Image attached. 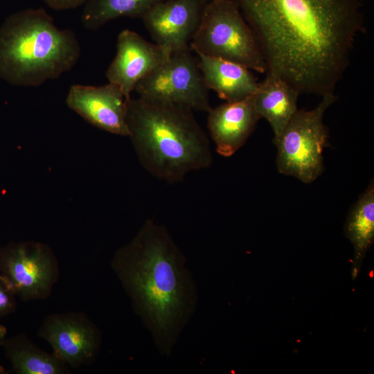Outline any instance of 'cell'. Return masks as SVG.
I'll list each match as a JSON object with an SVG mask.
<instances>
[{"label":"cell","mask_w":374,"mask_h":374,"mask_svg":"<svg viewBox=\"0 0 374 374\" xmlns=\"http://www.w3.org/2000/svg\"><path fill=\"white\" fill-rule=\"evenodd\" d=\"M188 50L170 55L136 86L139 97L178 104L194 111L208 112L209 94L199 60Z\"/></svg>","instance_id":"obj_7"},{"label":"cell","mask_w":374,"mask_h":374,"mask_svg":"<svg viewBox=\"0 0 374 374\" xmlns=\"http://www.w3.org/2000/svg\"><path fill=\"white\" fill-rule=\"evenodd\" d=\"M73 31L60 29L42 8L9 15L0 27V78L20 87H37L70 71L80 56Z\"/></svg>","instance_id":"obj_4"},{"label":"cell","mask_w":374,"mask_h":374,"mask_svg":"<svg viewBox=\"0 0 374 374\" xmlns=\"http://www.w3.org/2000/svg\"><path fill=\"white\" fill-rule=\"evenodd\" d=\"M164 0H88L84 5L81 21L85 28L96 30L119 17H138Z\"/></svg>","instance_id":"obj_17"},{"label":"cell","mask_w":374,"mask_h":374,"mask_svg":"<svg viewBox=\"0 0 374 374\" xmlns=\"http://www.w3.org/2000/svg\"><path fill=\"white\" fill-rule=\"evenodd\" d=\"M321 97L314 108L298 109L280 135L274 139L278 171L305 184L313 182L324 170L323 152L328 143L329 132L323 116L337 97L334 93Z\"/></svg>","instance_id":"obj_6"},{"label":"cell","mask_w":374,"mask_h":374,"mask_svg":"<svg viewBox=\"0 0 374 374\" xmlns=\"http://www.w3.org/2000/svg\"><path fill=\"white\" fill-rule=\"evenodd\" d=\"M6 335V329L4 326L0 325V343L4 339Z\"/></svg>","instance_id":"obj_21"},{"label":"cell","mask_w":374,"mask_h":374,"mask_svg":"<svg viewBox=\"0 0 374 374\" xmlns=\"http://www.w3.org/2000/svg\"><path fill=\"white\" fill-rule=\"evenodd\" d=\"M114 267L157 350L170 355L198 301L181 250L164 226L148 219L116 253Z\"/></svg>","instance_id":"obj_2"},{"label":"cell","mask_w":374,"mask_h":374,"mask_svg":"<svg viewBox=\"0 0 374 374\" xmlns=\"http://www.w3.org/2000/svg\"><path fill=\"white\" fill-rule=\"evenodd\" d=\"M345 231L353 245L355 260L360 262L374 239L373 179L351 208L346 220Z\"/></svg>","instance_id":"obj_16"},{"label":"cell","mask_w":374,"mask_h":374,"mask_svg":"<svg viewBox=\"0 0 374 374\" xmlns=\"http://www.w3.org/2000/svg\"><path fill=\"white\" fill-rule=\"evenodd\" d=\"M9 356L14 369L21 374H56L63 371L62 361L30 344L12 348Z\"/></svg>","instance_id":"obj_18"},{"label":"cell","mask_w":374,"mask_h":374,"mask_svg":"<svg viewBox=\"0 0 374 374\" xmlns=\"http://www.w3.org/2000/svg\"><path fill=\"white\" fill-rule=\"evenodd\" d=\"M195 54L206 85L220 98L228 103L236 102L248 98L256 92L258 82L251 70L227 60Z\"/></svg>","instance_id":"obj_13"},{"label":"cell","mask_w":374,"mask_h":374,"mask_svg":"<svg viewBox=\"0 0 374 374\" xmlns=\"http://www.w3.org/2000/svg\"><path fill=\"white\" fill-rule=\"evenodd\" d=\"M0 267L14 293L24 297L44 293L51 283V261L42 246L21 244L6 249Z\"/></svg>","instance_id":"obj_11"},{"label":"cell","mask_w":374,"mask_h":374,"mask_svg":"<svg viewBox=\"0 0 374 374\" xmlns=\"http://www.w3.org/2000/svg\"><path fill=\"white\" fill-rule=\"evenodd\" d=\"M52 9L66 10L84 5L88 0H43Z\"/></svg>","instance_id":"obj_20"},{"label":"cell","mask_w":374,"mask_h":374,"mask_svg":"<svg viewBox=\"0 0 374 374\" xmlns=\"http://www.w3.org/2000/svg\"><path fill=\"white\" fill-rule=\"evenodd\" d=\"M170 53L139 33L125 29L118 36L116 54L107 68L106 78L130 98L137 84Z\"/></svg>","instance_id":"obj_10"},{"label":"cell","mask_w":374,"mask_h":374,"mask_svg":"<svg viewBox=\"0 0 374 374\" xmlns=\"http://www.w3.org/2000/svg\"><path fill=\"white\" fill-rule=\"evenodd\" d=\"M127 123L141 166L158 179L177 183L212 164L208 136L187 107L130 97Z\"/></svg>","instance_id":"obj_3"},{"label":"cell","mask_w":374,"mask_h":374,"mask_svg":"<svg viewBox=\"0 0 374 374\" xmlns=\"http://www.w3.org/2000/svg\"><path fill=\"white\" fill-rule=\"evenodd\" d=\"M190 48L258 73L267 71L258 41L235 0L208 1Z\"/></svg>","instance_id":"obj_5"},{"label":"cell","mask_w":374,"mask_h":374,"mask_svg":"<svg viewBox=\"0 0 374 374\" xmlns=\"http://www.w3.org/2000/svg\"><path fill=\"white\" fill-rule=\"evenodd\" d=\"M14 291L3 276H0V317L8 314L14 307Z\"/></svg>","instance_id":"obj_19"},{"label":"cell","mask_w":374,"mask_h":374,"mask_svg":"<svg viewBox=\"0 0 374 374\" xmlns=\"http://www.w3.org/2000/svg\"><path fill=\"white\" fill-rule=\"evenodd\" d=\"M42 335L53 347L55 355L71 364L89 359L97 347L92 328L68 318H55L47 322Z\"/></svg>","instance_id":"obj_15"},{"label":"cell","mask_w":374,"mask_h":374,"mask_svg":"<svg viewBox=\"0 0 374 374\" xmlns=\"http://www.w3.org/2000/svg\"><path fill=\"white\" fill-rule=\"evenodd\" d=\"M209 0H164L141 18L154 43L170 53L190 49Z\"/></svg>","instance_id":"obj_8"},{"label":"cell","mask_w":374,"mask_h":374,"mask_svg":"<svg viewBox=\"0 0 374 374\" xmlns=\"http://www.w3.org/2000/svg\"><path fill=\"white\" fill-rule=\"evenodd\" d=\"M207 127L217 153L231 157L246 143L260 118L252 96L224 103L208 112Z\"/></svg>","instance_id":"obj_12"},{"label":"cell","mask_w":374,"mask_h":374,"mask_svg":"<svg viewBox=\"0 0 374 374\" xmlns=\"http://www.w3.org/2000/svg\"><path fill=\"white\" fill-rule=\"evenodd\" d=\"M235 1L258 41L267 71L300 94L334 93L355 38L365 30L360 0Z\"/></svg>","instance_id":"obj_1"},{"label":"cell","mask_w":374,"mask_h":374,"mask_svg":"<svg viewBox=\"0 0 374 374\" xmlns=\"http://www.w3.org/2000/svg\"><path fill=\"white\" fill-rule=\"evenodd\" d=\"M265 73L252 98L260 119L265 118L269 123L276 139L298 109L300 93L278 75L269 71Z\"/></svg>","instance_id":"obj_14"},{"label":"cell","mask_w":374,"mask_h":374,"mask_svg":"<svg viewBox=\"0 0 374 374\" xmlns=\"http://www.w3.org/2000/svg\"><path fill=\"white\" fill-rule=\"evenodd\" d=\"M121 89L111 82L101 86L73 84L66 96L70 109L93 125L128 136L127 101Z\"/></svg>","instance_id":"obj_9"}]
</instances>
